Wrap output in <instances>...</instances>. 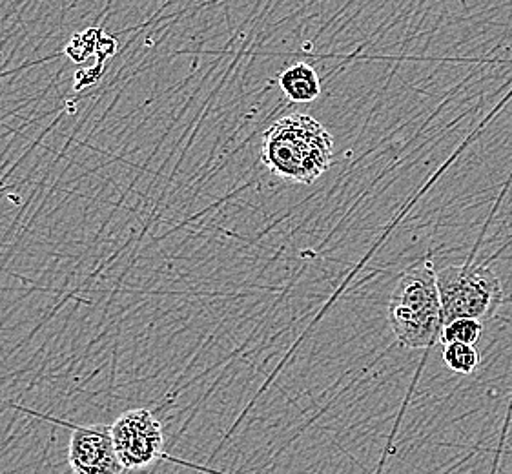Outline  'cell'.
<instances>
[{
  "mask_svg": "<svg viewBox=\"0 0 512 474\" xmlns=\"http://www.w3.org/2000/svg\"><path fill=\"white\" fill-rule=\"evenodd\" d=\"M447 369L458 374H472L480 367V352L471 343H447L441 352Z\"/></svg>",
  "mask_w": 512,
  "mask_h": 474,
  "instance_id": "7",
  "label": "cell"
},
{
  "mask_svg": "<svg viewBox=\"0 0 512 474\" xmlns=\"http://www.w3.org/2000/svg\"><path fill=\"white\" fill-rule=\"evenodd\" d=\"M279 86L292 103H312L321 95V81L307 62H296L279 73Z\"/></svg>",
  "mask_w": 512,
  "mask_h": 474,
  "instance_id": "6",
  "label": "cell"
},
{
  "mask_svg": "<svg viewBox=\"0 0 512 474\" xmlns=\"http://www.w3.org/2000/svg\"><path fill=\"white\" fill-rule=\"evenodd\" d=\"M389 325L407 349H431L440 341L443 316L431 258L421 259L401 274L390 296Z\"/></svg>",
  "mask_w": 512,
  "mask_h": 474,
  "instance_id": "2",
  "label": "cell"
},
{
  "mask_svg": "<svg viewBox=\"0 0 512 474\" xmlns=\"http://www.w3.org/2000/svg\"><path fill=\"white\" fill-rule=\"evenodd\" d=\"M483 321L472 318H458V320L443 323L441 327L440 341L447 343H471L476 345L482 338Z\"/></svg>",
  "mask_w": 512,
  "mask_h": 474,
  "instance_id": "8",
  "label": "cell"
},
{
  "mask_svg": "<svg viewBox=\"0 0 512 474\" xmlns=\"http://www.w3.org/2000/svg\"><path fill=\"white\" fill-rule=\"evenodd\" d=\"M68 464L73 474H123L113 447L110 427L75 425L68 444Z\"/></svg>",
  "mask_w": 512,
  "mask_h": 474,
  "instance_id": "5",
  "label": "cell"
},
{
  "mask_svg": "<svg viewBox=\"0 0 512 474\" xmlns=\"http://www.w3.org/2000/svg\"><path fill=\"white\" fill-rule=\"evenodd\" d=\"M110 434L117 458L126 471H144L164 458L203 473L225 474L164 453L163 425L150 409H132L121 414L110 425Z\"/></svg>",
  "mask_w": 512,
  "mask_h": 474,
  "instance_id": "4",
  "label": "cell"
},
{
  "mask_svg": "<svg viewBox=\"0 0 512 474\" xmlns=\"http://www.w3.org/2000/svg\"><path fill=\"white\" fill-rule=\"evenodd\" d=\"M261 161L285 181L314 185L334 163V141L318 119L290 114L277 119L263 135Z\"/></svg>",
  "mask_w": 512,
  "mask_h": 474,
  "instance_id": "1",
  "label": "cell"
},
{
  "mask_svg": "<svg viewBox=\"0 0 512 474\" xmlns=\"http://www.w3.org/2000/svg\"><path fill=\"white\" fill-rule=\"evenodd\" d=\"M436 278L443 323L458 318L491 320L502 307V281L485 263L449 265L436 272Z\"/></svg>",
  "mask_w": 512,
  "mask_h": 474,
  "instance_id": "3",
  "label": "cell"
}]
</instances>
